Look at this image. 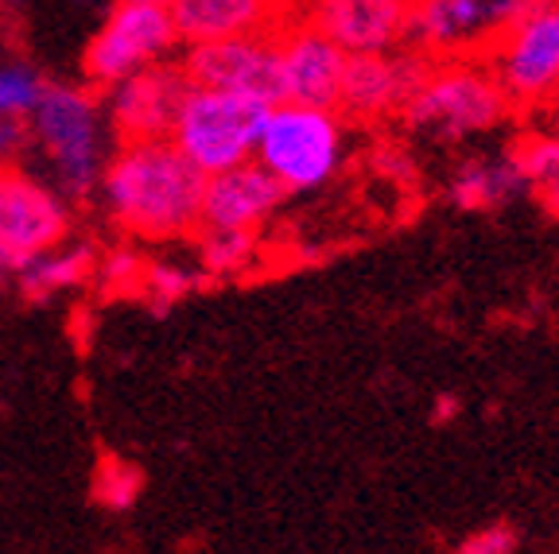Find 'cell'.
Listing matches in <instances>:
<instances>
[{
    "label": "cell",
    "instance_id": "cell-5",
    "mask_svg": "<svg viewBox=\"0 0 559 554\" xmlns=\"http://www.w3.org/2000/svg\"><path fill=\"white\" fill-rule=\"evenodd\" d=\"M264 113H269V105L253 101V97L222 94V89H206V86H187L167 140L202 174H214L257 156Z\"/></svg>",
    "mask_w": 559,
    "mask_h": 554
},
{
    "label": "cell",
    "instance_id": "cell-2",
    "mask_svg": "<svg viewBox=\"0 0 559 554\" xmlns=\"http://www.w3.org/2000/svg\"><path fill=\"white\" fill-rule=\"evenodd\" d=\"M27 147L44 152L62 198L86 202L97 194L105 159L117 147L114 129L105 121L102 89L44 82L27 113Z\"/></svg>",
    "mask_w": 559,
    "mask_h": 554
},
{
    "label": "cell",
    "instance_id": "cell-23",
    "mask_svg": "<svg viewBox=\"0 0 559 554\" xmlns=\"http://www.w3.org/2000/svg\"><path fill=\"white\" fill-rule=\"evenodd\" d=\"M521 546V531L513 523H489V528L474 531L459 543L463 554H513Z\"/></svg>",
    "mask_w": 559,
    "mask_h": 554
},
{
    "label": "cell",
    "instance_id": "cell-11",
    "mask_svg": "<svg viewBox=\"0 0 559 554\" xmlns=\"http://www.w3.org/2000/svg\"><path fill=\"white\" fill-rule=\"evenodd\" d=\"M431 59L416 47H396V51L377 55H349L346 74H342L338 113L354 124H381L396 121L408 97L428 74Z\"/></svg>",
    "mask_w": 559,
    "mask_h": 554
},
{
    "label": "cell",
    "instance_id": "cell-17",
    "mask_svg": "<svg viewBox=\"0 0 559 554\" xmlns=\"http://www.w3.org/2000/svg\"><path fill=\"white\" fill-rule=\"evenodd\" d=\"M528 182H524L521 167L513 156H474L466 164L454 167L451 182H447V198L459 209L474 214V209H501L509 202L524 198Z\"/></svg>",
    "mask_w": 559,
    "mask_h": 554
},
{
    "label": "cell",
    "instance_id": "cell-19",
    "mask_svg": "<svg viewBox=\"0 0 559 554\" xmlns=\"http://www.w3.org/2000/svg\"><path fill=\"white\" fill-rule=\"evenodd\" d=\"M509 156L521 167L528 194H536L551 214H559V140L536 124V129H524L509 144Z\"/></svg>",
    "mask_w": 559,
    "mask_h": 554
},
{
    "label": "cell",
    "instance_id": "cell-6",
    "mask_svg": "<svg viewBox=\"0 0 559 554\" xmlns=\"http://www.w3.org/2000/svg\"><path fill=\"white\" fill-rule=\"evenodd\" d=\"M486 67L513 101L516 117L544 109L559 94V0H533L493 44Z\"/></svg>",
    "mask_w": 559,
    "mask_h": 554
},
{
    "label": "cell",
    "instance_id": "cell-24",
    "mask_svg": "<svg viewBox=\"0 0 559 554\" xmlns=\"http://www.w3.org/2000/svg\"><path fill=\"white\" fill-rule=\"evenodd\" d=\"M97 268H102L105 284H140V276H144V268H140V261L132 252H114V256H105Z\"/></svg>",
    "mask_w": 559,
    "mask_h": 554
},
{
    "label": "cell",
    "instance_id": "cell-4",
    "mask_svg": "<svg viewBox=\"0 0 559 554\" xmlns=\"http://www.w3.org/2000/svg\"><path fill=\"white\" fill-rule=\"evenodd\" d=\"M346 124L338 109L284 97L264 113L253 159L269 167L288 194L323 191L346 164Z\"/></svg>",
    "mask_w": 559,
    "mask_h": 554
},
{
    "label": "cell",
    "instance_id": "cell-22",
    "mask_svg": "<svg viewBox=\"0 0 559 554\" xmlns=\"http://www.w3.org/2000/svg\"><path fill=\"white\" fill-rule=\"evenodd\" d=\"M140 284H144V291L152 294V303L156 306H167L175 303V299H183L187 291L194 287V276L183 268H171V264H164V268H148L144 276H140Z\"/></svg>",
    "mask_w": 559,
    "mask_h": 554
},
{
    "label": "cell",
    "instance_id": "cell-18",
    "mask_svg": "<svg viewBox=\"0 0 559 554\" xmlns=\"http://www.w3.org/2000/svg\"><path fill=\"white\" fill-rule=\"evenodd\" d=\"M94 272H97V252L90 249L86 241L70 244V237H67V241L27 256L16 268V284L27 299H47V294H55V291L86 284Z\"/></svg>",
    "mask_w": 559,
    "mask_h": 554
},
{
    "label": "cell",
    "instance_id": "cell-26",
    "mask_svg": "<svg viewBox=\"0 0 559 554\" xmlns=\"http://www.w3.org/2000/svg\"><path fill=\"white\" fill-rule=\"evenodd\" d=\"M454 416H459V399H454V396H439L436 399V419H439V423H443V419H454Z\"/></svg>",
    "mask_w": 559,
    "mask_h": 554
},
{
    "label": "cell",
    "instance_id": "cell-14",
    "mask_svg": "<svg viewBox=\"0 0 559 554\" xmlns=\"http://www.w3.org/2000/svg\"><path fill=\"white\" fill-rule=\"evenodd\" d=\"M288 202L284 182L257 159L206 174L199 202V229H261Z\"/></svg>",
    "mask_w": 559,
    "mask_h": 554
},
{
    "label": "cell",
    "instance_id": "cell-1",
    "mask_svg": "<svg viewBox=\"0 0 559 554\" xmlns=\"http://www.w3.org/2000/svg\"><path fill=\"white\" fill-rule=\"evenodd\" d=\"M202 182L206 174L164 136L117 144L105 159L97 194L121 233L167 244L199 233Z\"/></svg>",
    "mask_w": 559,
    "mask_h": 554
},
{
    "label": "cell",
    "instance_id": "cell-9",
    "mask_svg": "<svg viewBox=\"0 0 559 554\" xmlns=\"http://www.w3.org/2000/svg\"><path fill=\"white\" fill-rule=\"evenodd\" d=\"M191 86L241 94L253 101L276 105L284 101V67H280L276 32L234 35L214 44H187L175 55Z\"/></svg>",
    "mask_w": 559,
    "mask_h": 554
},
{
    "label": "cell",
    "instance_id": "cell-8",
    "mask_svg": "<svg viewBox=\"0 0 559 554\" xmlns=\"http://www.w3.org/2000/svg\"><path fill=\"white\" fill-rule=\"evenodd\" d=\"M533 0H412L408 47L443 59H486Z\"/></svg>",
    "mask_w": 559,
    "mask_h": 554
},
{
    "label": "cell",
    "instance_id": "cell-25",
    "mask_svg": "<svg viewBox=\"0 0 559 554\" xmlns=\"http://www.w3.org/2000/svg\"><path fill=\"white\" fill-rule=\"evenodd\" d=\"M533 117H536V121H540V129H544V132H551V136L559 140V94L551 97V101L544 105V109H536Z\"/></svg>",
    "mask_w": 559,
    "mask_h": 554
},
{
    "label": "cell",
    "instance_id": "cell-21",
    "mask_svg": "<svg viewBox=\"0 0 559 554\" xmlns=\"http://www.w3.org/2000/svg\"><path fill=\"white\" fill-rule=\"evenodd\" d=\"M140 493V469L129 466L121 458H105L97 466V481H94V496L97 504H105L109 511H124L136 504Z\"/></svg>",
    "mask_w": 559,
    "mask_h": 554
},
{
    "label": "cell",
    "instance_id": "cell-16",
    "mask_svg": "<svg viewBox=\"0 0 559 554\" xmlns=\"http://www.w3.org/2000/svg\"><path fill=\"white\" fill-rule=\"evenodd\" d=\"M292 0H167L179 44H214L234 35L276 32Z\"/></svg>",
    "mask_w": 559,
    "mask_h": 554
},
{
    "label": "cell",
    "instance_id": "cell-10",
    "mask_svg": "<svg viewBox=\"0 0 559 554\" xmlns=\"http://www.w3.org/2000/svg\"><path fill=\"white\" fill-rule=\"evenodd\" d=\"M70 237V206L62 194L16 164H0V279Z\"/></svg>",
    "mask_w": 559,
    "mask_h": 554
},
{
    "label": "cell",
    "instance_id": "cell-13",
    "mask_svg": "<svg viewBox=\"0 0 559 554\" xmlns=\"http://www.w3.org/2000/svg\"><path fill=\"white\" fill-rule=\"evenodd\" d=\"M288 16L323 32L346 55H377L408 44L412 0H292Z\"/></svg>",
    "mask_w": 559,
    "mask_h": 554
},
{
    "label": "cell",
    "instance_id": "cell-3",
    "mask_svg": "<svg viewBox=\"0 0 559 554\" xmlns=\"http://www.w3.org/2000/svg\"><path fill=\"white\" fill-rule=\"evenodd\" d=\"M513 117V101L486 59H443L431 62L396 121L412 136L431 144H466L474 136L506 129Z\"/></svg>",
    "mask_w": 559,
    "mask_h": 554
},
{
    "label": "cell",
    "instance_id": "cell-20",
    "mask_svg": "<svg viewBox=\"0 0 559 554\" xmlns=\"http://www.w3.org/2000/svg\"><path fill=\"white\" fill-rule=\"evenodd\" d=\"M199 261L210 276H237L257 256V229H199Z\"/></svg>",
    "mask_w": 559,
    "mask_h": 554
},
{
    "label": "cell",
    "instance_id": "cell-15",
    "mask_svg": "<svg viewBox=\"0 0 559 554\" xmlns=\"http://www.w3.org/2000/svg\"><path fill=\"white\" fill-rule=\"evenodd\" d=\"M280 39V67H284V97L304 105H323V109H338L342 94V74H346V59L334 39L323 32L307 27L304 20H284L276 27Z\"/></svg>",
    "mask_w": 559,
    "mask_h": 554
},
{
    "label": "cell",
    "instance_id": "cell-7",
    "mask_svg": "<svg viewBox=\"0 0 559 554\" xmlns=\"http://www.w3.org/2000/svg\"><path fill=\"white\" fill-rule=\"evenodd\" d=\"M179 47L183 44L175 35L167 0H114V9L105 12L102 27L82 55V74L86 86L109 89L152 62L175 59Z\"/></svg>",
    "mask_w": 559,
    "mask_h": 554
},
{
    "label": "cell",
    "instance_id": "cell-12",
    "mask_svg": "<svg viewBox=\"0 0 559 554\" xmlns=\"http://www.w3.org/2000/svg\"><path fill=\"white\" fill-rule=\"evenodd\" d=\"M187 74L175 59L152 62L129 79L102 89L105 121L114 129L117 144H136V140H164L179 113V101L187 94Z\"/></svg>",
    "mask_w": 559,
    "mask_h": 554
},
{
    "label": "cell",
    "instance_id": "cell-27",
    "mask_svg": "<svg viewBox=\"0 0 559 554\" xmlns=\"http://www.w3.org/2000/svg\"><path fill=\"white\" fill-rule=\"evenodd\" d=\"M12 4H16V0H12Z\"/></svg>",
    "mask_w": 559,
    "mask_h": 554
}]
</instances>
